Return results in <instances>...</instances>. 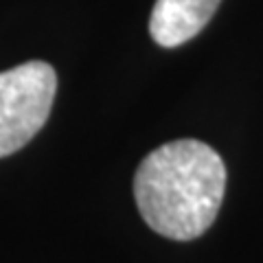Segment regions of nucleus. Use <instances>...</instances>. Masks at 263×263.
I'll return each instance as SVG.
<instances>
[{
    "instance_id": "nucleus-1",
    "label": "nucleus",
    "mask_w": 263,
    "mask_h": 263,
    "mask_svg": "<svg viewBox=\"0 0 263 263\" xmlns=\"http://www.w3.org/2000/svg\"><path fill=\"white\" fill-rule=\"evenodd\" d=\"M226 191V167L202 141L182 138L154 149L138 164L134 197L147 226L162 237L189 241L215 221Z\"/></svg>"
},
{
    "instance_id": "nucleus-2",
    "label": "nucleus",
    "mask_w": 263,
    "mask_h": 263,
    "mask_svg": "<svg viewBox=\"0 0 263 263\" xmlns=\"http://www.w3.org/2000/svg\"><path fill=\"white\" fill-rule=\"evenodd\" d=\"M57 75L46 62H27L0 72V158L18 152L46 123Z\"/></svg>"
},
{
    "instance_id": "nucleus-3",
    "label": "nucleus",
    "mask_w": 263,
    "mask_h": 263,
    "mask_svg": "<svg viewBox=\"0 0 263 263\" xmlns=\"http://www.w3.org/2000/svg\"><path fill=\"white\" fill-rule=\"evenodd\" d=\"M219 0H156L149 33L164 48H174L195 37L213 18Z\"/></svg>"
}]
</instances>
